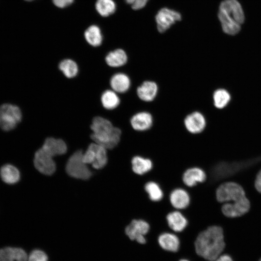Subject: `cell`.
<instances>
[{"label":"cell","instance_id":"obj_1","mask_svg":"<svg viewBox=\"0 0 261 261\" xmlns=\"http://www.w3.org/2000/svg\"><path fill=\"white\" fill-rule=\"evenodd\" d=\"M225 246L222 228L212 225L201 232L195 242L197 254L203 259L214 261L219 257Z\"/></svg>","mask_w":261,"mask_h":261},{"label":"cell","instance_id":"obj_2","mask_svg":"<svg viewBox=\"0 0 261 261\" xmlns=\"http://www.w3.org/2000/svg\"><path fill=\"white\" fill-rule=\"evenodd\" d=\"M91 140L106 149H112L120 143L122 131L115 126L108 118L101 116H94L91 121L90 127Z\"/></svg>","mask_w":261,"mask_h":261},{"label":"cell","instance_id":"obj_3","mask_svg":"<svg viewBox=\"0 0 261 261\" xmlns=\"http://www.w3.org/2000/svg\"><path fill=\"white\" fill-rule=\"evenodd\" d=\"M218 17L223 32L231 35L239 33L245 21L243 10L237 0L222 1L219 6Z\"/></svg>","mask_w":261,"mask_h":261},{"label":"cell","instance_id":"obj_4","mask_svg":"<svg viewBox=\"0 0 261 261\" xmlns=\"http://www.w3.org/2000/svg\"><path fill=\"white\" fill-rule=\"evenodd\" d=\"M215 196L217 201L221 203L235 202L246 197L243 187L233 181L219 185L216 190Z\"/></svg>","mask_w":261,"mask_h":261},{"label":"cell","instance_id":"obj_5","mask_svg":"<svg viewBox=\"0 0 261 261\" xmlns=\"http://www.w3.org/2000/svg\"><path fill=\"white\" fill-rule=\"evenodd\" d=\"M22 119V113L17 105L4 103L0 106V128L5 131L14 129Z\"/></svg>","mask_w":261,"mask_h":261},{"label":"cell","instance_id":"obj_6","mask_svg":"<svg viewBox=\"0 0 261 261\" xmlns=\"http://www.w3.org/2000/svg\"><path fill=\"white\" fill-rule=\"evenodd\" d=\"M83 153L82 150L75 151L69 158L66 165L67 173L71 177L87 180L92 175V173L87 164L83 160Z\"/></svg>","mask_w":261,"mask_h":261},{"label":"cell","instance_id":"obj_7","mask_svg":"<svg viewBox=\"0 0 261 261\" xmlns=\"http://www.w3.org/2000/svg\"><path fill=\"white\" fill-rule=\"evenodd\" d=\"M183 127L189 133L198 135L205 129L206 119L203 113L199 110H194L188 113L183 120Z\"/></svg>","mask_w":261,"mask_h":261},{"label":"cell","instance_id":"obj_8","mask_svg":"<svg viewBox=\"0 0 261 261\" xmlns=\"http://www.w3.org/2000/svg\"><path fill=\"white\" fill-rule=\"evenodd\" d=\"M159 90V86L156 81L146 79L137 86L135 92L139 100L145 103H150L156 99Z\"/></svg>","mask_w":261,"mask_h":261},{"label":"cell","instance_id":"obj_9","mask_svg":"<svg viewBox=\"0 0 261 261\" xmlns=\"http://www.w3.org/2000/svg\"><path fill=\"white\" fill-rule=\"evenodd\" d=\"M129 123L133 130L139 132H145L153 127L154 118L151 113L142 110L134 113L130 116Z\"/></svg>","mask_w":261,"mask_h":261},{"label":"cell","instance_id":"obj_10","mask_svg":"<svg viewBox=\"0 0 261 261\" xmlns=\"http://www.w3.org/2000/svg\"><path fill=\"white\" fill-rule=\"evenodd\" d=\"M150 229L149 223L143 219H134L125 228V233L129 238L139 244L146 243L145 235Z\"/></svg>","mask_w":261,"mask_h":261},{"label":"cell","instance_id":"obj_11","mask_svg":"<svg viewBox=\"0 0 261 261\" xmlns=\"http://www.w3.org/2000/svg\"><path fill=\"white\" fill-rule=\"evenodd\" d=\"M250 207V201L246 197L235 202L223 203L221 211L225 217L236 218L246 215L249 211Z\"/></svg>","mask_w":261,"mask_h":261},{"label":"cell","instance_id":"obj_12","mask_svg":"<svg viewBox=\"0 0 261 261\" xmlns=\"http://www.w3.org/2000/svg\"><path fill=\"white\" fill-rule=\"evenodd\" d=\"M53 158V156L40 147L34 154L33 162L35 168L44 174H52L56 168Z\"/></svg>","mask_w":261,"mask_h":261},{"label":"cell","instance_id":"obj_13","mask_svg":"<svg viewBox=\"0 0 261 261\" xmlns=\"http://www.w3.org/2000/svg\"><path fill=\"white\" fill-rule=\"evenodd\" d=\"M181 19V15L179 12L167 8H162L156 15L158 30L160 33L164 32Z\"/></svg>","mask_w":261,"mask_h":261},{"label":"cell","instance_id":"obj_14","mask_svg":"<svg viewBox=\"0 0 261 261\" xmlns=\"http://www.w3.org/2000/svg\"><path fill=\"white\" fill-rule=\"evenodd\" d=\"M110 88L119 95L128 92L132 87V81L126 72L118 71L114 73L109 80Z\"/></svg>","mask_w":261,"mask_h":261},{"label":"cell","instance_id":"obj_15","mask_svg":"<svg viewBox=\"0 0 261 261\" xmlns=\"http://www.w3.org/2000/svg\"><path fill=\"white\" fill-rule=\"evenodd\" d=\"M206 178L205 172L202 168L197 166L188 168L184 172L182 176L183 183L190 188L204 182Z\"/></svg>","mask_w":261,"mask_h":261},{"label":"cell","instance_id":"obj_16","mask_svg":"<svg viewBox=\"0 0 261 261\" xmlns=\"http://www.w3.org/2000/svg\"><path fill=\"white\" fill-rule=\"evenodd\" d=\"M169 199L171 205L178 210L187 208L190 203L189 193L182 188H176L172 190L170 193Z\"/></svg>","mask_w":261,"mask_h":261},{"label":"cell","instance_id":"obj_17","mask_svg":"<svg viewBox=\"0 0 261 261\" xmlns=\"http://www.w3.org/2000/svg\"><path fill=\"white\" fill-rule=\"evenodd\" d=\"M41 148L54 157L64 154L67 150V145L61 138L48 136L44 139Z\"/></svg>","mask_w":261,"mask_h":261},{"label":"cell","instance_id":"obj_18","mask_svg":"<svg viewBox=\"0 0 261 261\" xmlns=\"http://www.w3.org/2000/svg\"><path fill=\"white\" fill-rule=\"evenodd\" d=\"M104 59L108 66L118 69L127 65L129 61V56L124 49L116 48L107 52Z\"/></svg>","mask_w":261,"mask_h":261},{"label":"cell","instance_id":"obj_19","mask_svg":"<svg viewBox=\"0 0 261 261\" xmlns=\"http://www.w3.org/2000/svg\"><path fill=\"white\" fill-rule=\"evenodd\" d=\"M166 220L169 227L176 232L183 231L188 225L187 218L178 210L168 213L166 216Z\"/></svg>","mask_w":261,"mask_h":261},{"label":"cell","instance_id":"obj_20","mask_svg":"<svg viewBox=\"0 0 261 261\" xmlns=\"http://www.w3.org/2000/svg\"><path fill=\"white\" fill-rule=\"evenodd\" d=\"M100 102L102 107L112 111L116 109L121 103V98L118 93L111 88L104 90L101 94Z\"/></svg>","mask_w":261,"mask_h":261},{"label":"cell","instance_id":"obj_21","mask_svg":"<svg viewBox=\"0 0 261 261\" xmlns=\"http://www.w3.org/2000/svg\"><path fill=\"white\" fill-rule=\"evenodd\" d=\"M158 241L160 246L166 251L175 252L179 248V239L174 233L163 232L159 236Z\"/></svg>","mask_w":261,"mask_h":261},{"label":"cell","instance_id":"obj_22","mask_svg":"<svg viewBox=\"0 0 261 261\" xmlns=\"http://www.w3.org/2000/svg\"><path fill=\"white\" fill-rule=\"evenodd\" d=\"M131 165L133 172L139 175L149 172L153 167V163L150 159L139 155L132 157Z\"/></svg>","mask_w":261,"mask_h":261},{"label":"cell","instance_id":"obj_23","mask_svg":"<svg viewBox=\"0 0 261 261\" xmlns=\"http://www.w3.org/2000/svg\"><path fill=\"white\" fill-rule=\"evenodd\" d=\"M0 177L3 182L8 185H14L20 179V173L15 166L5 164L0 169Z\"/></svg>","mask_w":261,"mask_h":261},{"label":"cell","instance_id":"obj_24","mask_svg":"<svg viewBox=\"0 0 261 261\" xmlns=\"http://www.w3.org/2000/svg\"><path fill=\"white\" fill-rule=\"evenodd\" d=\"M58 69L68 79L76 77L79 72L78 63L71 58H65L61 60L58 64Z\"/></svg>","mask_w":261,"mask_h":261},{"label":"cell","instance_id":"obj_25","mask_svg":"<svg viewBox=\"0 0 261 261\" xmlns=\"http://www.w3.org/2000/svg\"><path fill=\"white\" fill-rule=\"evenodd\" d=\"M93 151L92 167L96 169L102 168L107 162V149L102 145L93 142L89 145Z\"/></svg>","mask_w":261,"mask_h":261},{"label":"cell","instance_id":"obj_26","mask_svg":"<svg viewBox=\"0 0 261 261\" xmlns=\"http://www.w3.org/2000/svg\"><path fill=\"white\" fill-rule=\"evenodd\" d=\"M84 36L87 44L93 47L100 46L102 43L103 37L100 28L92 25L85 31Z\"/></svg>","mask_w":261,"mask_h":261},{"label":"cell","instance_id":"obj_27","mask_svg":"<svg viewBox=\"0 0 261 261\" xmlns=\"http://www.w3.org/2000/svg\"><path fill=\"white\" fill-rule=\"evenodd\" d=\"M144 189L149 199L152 202L160 201L163 198L164 193L160 185L156 182L150 181L144 186Z\"/></svg>","mask_w":261,"mask_h":261},{"label":"cell","instance_id":"obj_28","mask_svg":"<svg viewBox=\"0 0 261 261\" xmlns=\"http://www.w3.org/2000/svg\"><path fill=\"white\" fill-rule=\"evenodd\" d=\"M230 100V95L225 89L218 88L213 94V101L214 106L218 109L225 107Z\"/></svg>","mask_w":261,"mask_h":261},{"label":"cell","instance_id":"obj_29","mask_svg":"<svg viewBox=\"0 0 261 261\" xmlns=\"http://www.w3.org/2000/svg\"><path fill=\"white\" fill-rule=\"evenodd\" d=\"M97 12L102 16H107L113 14L116 5L113 0H97L96 4Z\"/></svg>","mask_w":261,"mask_h":261},{"label":"cell","instance_id":"obj_30","mask_svg":"<svg viewBox=\"0 0 261 261\" xmlns=\"http://www.w3.org/2000/svg\"><path fill=\"white\" fill-rule=\"evenodd\" d=\"M28 261H47V255L43 251L39 249L33 250L28 257Z\"/></svg>","mask_w":261,"mask_h":261},{"label":"cell","instance_id":"obj_31","mask_svg":"<svg viewBox=\"0 0 261 261\" xmlns=\"http://www.w3.org/2000/svg\"><path fill=\"white\" fill-rule=\"evenodd\" d=\"M13 247H7L0 249V261H14Z\"/></svg>","mask_w":261,"mask_h":261},{"label":"cell","instance_id":"obj_32","mask_svg":"<svg viewBox=\"0 0 261 261\" xmlns=\"http://www.w3.org/2000/svg\"><path fill=\"white\" fill-rule=\"evenodd\" d=\"M13 254L15 261H28L26 252L21 248L13 247Z\"/></svg>","mask_w":261,"mask_h":261},{"label":"cell","instance_id":"obj_33","mask_svg":"<svg viewBox=\"0 0 261 261\" xmlns=\"http://www.w3.org/2000/svg\"><path fill=\"white\" fill-rule=\"evenodd\" d=\"M254 187L259 193H261V169L257 173L254 180Z\"/></svg>","mask_w":261,"mask_h":261},{"label":"cell","instance_id":"obj_34","mask_svg":"<svg viewBox=\"0 0 261 261\" xmlns=\"http://www.w3.org/2000/svg\"><path fill=\"white\" fill-rule=\"evenodd\" d=\"M52 1L57 7L64 8L71 4L73 0H52Z\"/></svg>","mask_w":261,"mask_h":261},{"label":"cell","instance_id":"obj_35","mask_svg":"<svg viewBox=\"0 0 261 261\" xmlns=\"http://www.w3.org/2000/svg\"><path fill=\"white\" fill-rule=\"evenodd\" d=\"M148 1V0H135L131 7L134 10L142 9L145 6Z\"/></svg>","mask_w":261,"mask_h":261},{"label":"cell","instance_id":"obj_36","mask_svg":"<svg viewBox=\"0 0 261 261\" xmlns=\"http://www.w3.org/2000/svg\"><path fill=\"white\" fill-rule=\"evenodd\" d=\"M214 261H233L232 258L228 255H220Z\"/></svg>","mask_w":261,"mask_h":261},{"label":"cell","instance_id":"obj_37","mask_svg":"<svg viewBox=\"0 0 261 261\" xmlns=\"http://www.w3.org/2000/svg\"><path fill=\"white\" fill-rule=\"evenodd\" d=\"M125 1L127 3L132 5L135 0H125Z\"/></svg>","mask_w":261,"mask_h":261},{"label":"cell","instance_id":"obj_38","mask_svg":"<svg viewBox=\"0 0 261 261\" xmlns=\"http://www.w3.org/2000/svg\"><path fill=\"white\" fill-rule=\"evenodd\" d=\"M179 261H189L186 259H181L179 260Z\"/></svg>","mask_w":261,"mask_h":261},{"label":"cell","instance_id":"obj_39","mask_svg":"<svg viewBox=\"0 0 261 261\" xmlns=\"http://www.w3.org/2000/svg\"><path fill=\"white\" fill-rule=\"evenodd\" d=\"M27 0V1H31V0Z\"/></svg>","mask_w":261,"mask_h":261},{"label":"cell","instance_id":"obj_40","mask_svg":"<svg viewBox=\"0 0 261 261\" xmlns=\"http://www.w3.org/2000/svg\"><path fill=\"white\" fill-rule=\"evenodd\" d=\"M259 261H261V259H260V260Z\"/></svg>","mask_w":261,"mask_h":261}]
</instances>
